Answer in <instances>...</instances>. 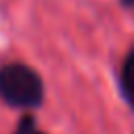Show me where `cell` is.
<instances>
[{"label": "cell", "mask_w": 134, "mask_h": 134, "mask_svg": "<svg viewBox=\"0 0 134 134\" xmlns=\"http://www.w3.org/2000/svg\"><path fill=\"white\" fill-rule=\"evenodd\" d=\"M121 4L128 6V8H134V0H121Z\"/></svg>", "instance_id": "cell-4"}, {"label": "cell", "mask_w": 134, "mask_h": 134, "mask_svg": "<svg viewBox=\"0 0 134 134\" xmlns=\"http://www.w3.org/2000/svg\"><path fill=\"white\" fill-rule=\"evenodd\" d=\"M15 134H46V132H42V130L36 128V121H34L31 115H25V117H21Z\"/></svg>", "instance_id": "cell-3"}, {"label": "cell", "mask_w": 134, "mask_h": 134, "mask_svg": "<svg viewBox=\"0 0 134 134\" xmlns=\"http://www.w3.org/2000/svg\"><path fill=\"white\" fill-rule=\"evenodd\" d=\"M0 98L10 107H38L44 98V84L31 67L8 63L0 67Z\"/></svg>", "instance_id": "cell-1"}, {"label": "cell", "mask_w": 134, "mask_h": 134, "mask_svg": "<svg viewBox=\"0 0 134 134\" xmlns=\"http://www.w3.org/2000/svg\"><path fill=\"white\" fill-rule=\"evenodd\" d=\"M119 84H121L124 98H126L128 105L134 109V48L126 54V59H124V63H121Z\"/></svg>", "instance_id": "cell-2"}]
</instances>
